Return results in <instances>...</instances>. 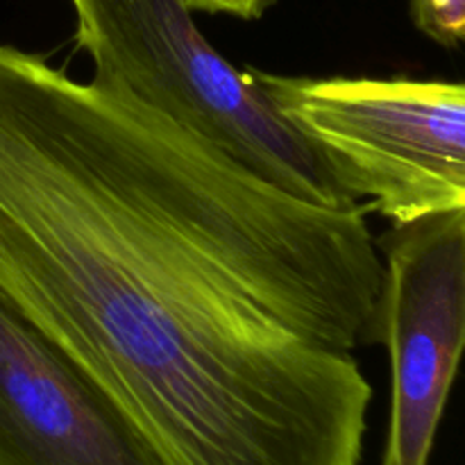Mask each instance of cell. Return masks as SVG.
<instances>
[{"label":"cell","mask_w":465,"mask_h":465,"mask_svg":"<svg viewBox=\"0 0 465 465\" xmlns=\"http://www.w3.org/2000/svg\"><path fill=\"white\" fill-rule=\"evenodd\" d=\"M94 73L0 44V300L159 465H361L384 262Z\"/></svg>","instance_id":"obj_1"},{"label":"cell","mask_w":465,"mask_h":465,"mask_svg":"<svg viewBox=\"0 0 465 465\" xmlns=\"http://www.w3.org/2000/svg\"><path fill=\"white\" fill-rule=\"evenodd\" d=\"M250 71L368 212L407 223L465 209V82Z\"/></svg>","instance_id":"obj_3"},{"label":"cell","mask_w":465,"mask_h":465,"mask_svg":"<svg viewBox=\"0 0 465 465\" xmlns=\"http://www.w3.org/2000/svg\"><path fill=\"white\" fill-rule=\"evenodd\" d=\"M418 30L443 48L465 45V0H409Z\"/></svg>","instance_id":"obj_6"},{"label":"cell","mask_w":465,"mask_h":465,"mask_svg":"<svg viewBox=\"0 0 465 465\" xmlns=\"http://www.w3.org/2000/svg\"><path fill=\"white\" fill-rule=\"evenodd\" d=\"M75 44L94 73L121 84L280 189L334 209L357 207L318 145L252 71L203 36L184 0H71Z\"/></svg>","instance_id":"obj_2"},{"label":"cell","mask_w":465,"mask_h":465,"mask_svg":"<svg viewBox=\"0 0 465 465\" xmlns=\"http://www.w3.org/2000/svg\"><path fill=\"white\" fill-rule=\"evenodd\" d=\"M191 12H207V14H232L250 21L259 18L272 0H184Z\"/></svg>","instance_id":"obj_7"},{"label":"cell","mask_w":465,"mask_h":465,"mask_svg":"<svg viewBox=\"0 0 465 465\" xmlns=\"http://www.w3.org/2000/svg\"><path fill=\"white\" fill-rule=\"evenodd\" d=\"M375 343L389 350L391 416L381 465H430L465 354V209L393 223Z\"/></svg>","instance_id":"obj_4"},{"label":"cell","mask_w":465,"mask_h":465,"mask_svg":"<svg viewBox=\"0 0 465 465\" xmlns=\"http://www.w3.org/2000/svg\"><path fill=\"white\" fill-rule=\"evenodd\" d=\"M0 465H159L114 404L3 300Z\"/></svg>","instance_id":"obj_5"}]
</instances>
